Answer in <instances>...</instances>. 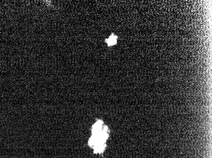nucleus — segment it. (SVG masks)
I'll list each match as a JSON object with an SVG mask.
<instances>
[{
  "label": "nucleus",
  "instance_id": "obj_1",
  "mask_svg": "<svg viewBox=\"0 0 212 158\" xmlns=\"http://www.w3.org/2000/svg\"><path fill=\"white\" fill-rule=\"evenodd\" d=\"M92 135L88 140L89 145L95 154H102L106 148V141L109 131L107 126L104 125L102 120H98L92 128Z\"/></svg>",
  "mask_w": 212,
  "mask_h": 158
},
{
  "label": "nucleus",
  "instance_id": "obj_2",
  "mask_svg": "<svg viewBox=\"0 0 212 158\" xmlns=\"http://www.w3.org/2000/svg\"><path fill=\"white\" fill-rule=\"evenodd\" d=\"M106 42H107V44L109 46H113L115 45L117 42V37L114 36V35H112V36H111L108 39L106 40Z\"/></svg>",
  "mask_w": 212,
  "mask_h": 158
}]
</instances>
